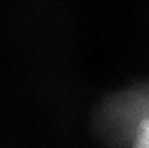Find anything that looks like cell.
I'll return each mask as SVG.
<instances>
[{"label": "cell", "mask_w": 149, "mask_h": 148, "mask_svg": "<svg viewBox=\"0 0 149 148\" xmlns=\"http://www.w3.org/2000/svg\"><path fill=\"white\" fill-rule=\"evenodd\" d=\"M93 128L110 148H149V80L106 98L94 114Z\"/></svg>", "instance_id": "cell-1"}]
</instances>
